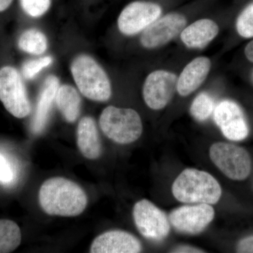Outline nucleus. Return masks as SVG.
Wrapping results in <instances>:
<instances>
[{
    "label": "nucleus",
    "mask_w": 253,
    "mask_h": 253,
    "mask_svg": "<svg viewBox=\"0 0 253 253\" xmlns=\"http://www.w3.org/2000/svg\"><path fill=\"white\" fill-rule=\"evenodd\" d=\"M39 203L43 211L49 215L76 217L85 210L87 196L76 183L54 177L42 184Z\"/></svg>",
    "instance_id": "nucleus-1"
},
{
    "label": "nucleus",
    "mask_w": 253,
    "mask_h": 253,
    "mask_svg": "<svg viewBox=\"0 0 253 253\" xmlns=\"http://www.w3.org/2000/svg\"><path fill=\"white\" fill-rule=\"evenodd\" d=\"M172 194L184 204L214 205L220 199L221 189L214 176L205 171L186 169L172 184Z\"/></svg>",
    "instance_id": "nucleus-2"
},
{
    "label": "nucleus",
    "mask_w": 253,
    "mask_h": 253,
    "mask_svg": "<svg viewBox=\"0 0 253 253\" xmlns=\"http://www.w3.org/2000/svg\"><path fill=\"white\" fill-rule=\"evenodd\" d=\"M71 73L78 89L87 99L106 101L111 98L112 90L109 78L91 56H78L71 64Z\"/></svg>",
    "instance_id": "nucleus-3"
},
{
    "label": "nucleus",
    "mask_w": 253,
    "mask_h": 253,
    "mask_svg": "<svg viewBox=\"0 0 253 253\" xmlns=\"http://www.w3.org/2000/svg\"><path fill=\"white\" fill-rule=\"evenodd\" d=\"M99 124L105 135L120 144L134 142L142 134L140 116L131 109L108 106L101 113Z\"/></svg>",
    "instance_id": "nucleus-4"
},
{
    "label": "nucleus",
    "mask_w": 253,
    "mask_h": 253,
    "mask_svg": "<svg viewBox=\"0 0 253 253\" xmlns=\"http://www.w3.org/2000/svg\"><path fill=\"white\" fill-rule=\"evenodd\" d=\"M0 101L14 117L26 118L31 113V102L24 83L20 73L12 66L0 68Z\"/></svg>",
    "instance_id": "nucleus-5"
},
{
    "label": "nucleus",
    "mask_w": 253,
    "mask_h": 253,
    "mask_svg": "<svg viewBox=\"0 0 253 253\" xmlns=\"http://www.w3.org/2000/svg\"><path fill=\"white\" fill-rule=\"evenodd\" d=\"M210 157L221 172L233 180H244L251 173V157L241 146L226 142L215 143L210 149Z\"/></svg>",
    "instance_id": "nucleus-6"
},
{
    "label": "nucleus",
    "mask_w": 253,
    "mask_h": 253,
    "mask_svg": "<svg viewBox=\"0 0 253 253\" xmlns=\"http://www.w3.org/2000/svg\"><path fill=\"white\" fill-rule=\"evenodd\" d=\"M133 217L138 231L146 239L161 241L170 231V223L166 213L148 200H141L134 205Z\"/></svg>",
    "instance_id": "nucleus-7"
},
{
    "label": "nucleus",
    "mask_w": 253,
    "mask_h": 253,
    "mask_svg": "<svg viewBox=\"0 0 253 253\" xmlns=\"http://www.w3.org/2000/svg\"><path fill=\"white\" fill-rule=\"evenodd\" d=\"M214 217V210L211 205L199 204L176 208L169 214V221L179 232L198 234L206 229Z\"/></svg>",
    "instance_id": "nucleus-8"
},
{
    "label": "nucleus",
    "mask_w": 253,
    "mask_h": 253,
    "mask_svg": "<svg viewBox=\"0 0 253 253\" xmlns=\"http://www.w3.org/2000/svg\"><path fill=\"white\" fill-rule=\"evenodd\" d=\"M162 9L156 3L134 1L123 10L118 20L120 31L126 36H134L149 27L161 16Z\"/></svg>",
    "instance_id": "nucleus-9"
},
{
    "label": "nucleus",
    "mask_w": 253,
    "mask_h": 253,
    "mask_svg": "<svg viewBox=\"0 0 253 253\" xmlns=\"http://www.w3.org/2000/svg\"><path fill=\"white\" fill-rule=\"evenodd\" d=\"M177 76L169 71H154L145 81L143 96L145 103L153 110L166 107L172 99L177 85Z\"/></svg>",
    "instance_id": "nucleus-10"
},
{
    "label": "nucleus",
    "mask_w": 253,
    "mask_h": 253,
    "mask_svg": "<svg viewBox=\"0 0 253 253\" xmlns=\"http://www.w3.org/2000/svg\"><path fill=\"white\" fill-rule=\"evenodd\" d=\"M186 24V18L176 13L158 18L143 32L141 44L147 49L165 45L181 33Z\"/></svg>",
    "instance_id": "nucleus-11"
},
{
    "label": "nucleus",
    "mask_w": 253,
    "mask_h": 253,
    "mask_svg": "<svg viewBox=\"0 0 253 253\" xmlns=\"http://www.w3.org/2000/svg\"><path fill=\"white\" fill-rule=\"evenodd\" d=\"M213 113L216 124L229 140H244L249 136V126L242 110L236 103L229 100L221 101Z\"/></svg>",
    "instance_id": "nucleus-12"
},
{
    "label": "nucleus",
    "mask_w": 253,
    "mask_h": 253,
    "mask_svg": "<svg viewBox=\"0 0 253 253\" xmlns=\"http://www.w3.org/2000/svg\"><path fill=\"white\" fill-rule=\"evenodd\" d=\"M142 246L139 239L126 231H107L96 238L91 244V253H137Z\"/></svg>",
    "instance_id": "nucleus-13"
},
{
    "label": "nucleus",
    "mask_w": 253,
    "mask_h": 253,
    "mask_svg": "<svg viewBox=\"0 0 253 253\" xmlns=\"http://www.w3.org/2000/svg\"><path fill=\"white\" fill-rule=\"evenodd\" d=\"M59 87L57 77L49 76L46 78L40 92L36 112L32 121L31 129L34 134H40L45 127Z\"/></svg>",
    "instance_id": "nucleus-14"
},
{
    "label": "nucleus",
    "mask_w": 253,
    "mask_h": 253,
    "mask_svg": "<svg viewBox=\"0 0 253 253\" xmlns=\"http://www.w3.org/2000/svg\"><path fill=\"white\" fill-rule=\"evenodd\" d=\"M211 68V60L206 56H200L191 61L178 78V93L181 96H186L194 92L208 77Z\"/></svg>",
    "instance_id": "nucleus-15"
},
{
    "label": "nucleus",
    "mask_w": 253,
    "mask_h": 253,
    "mask_svg": "<svg viewBox=\"0 0 253 253\" xmlns=\"http://www.w3.org/2000/svg\"><path fill=\"white\" fill-rule=\"evenodd\" d=\"M219 33L217 23L211 19L199 20L184 28L181 39L187 47L203 49L212 41Z\"/></svg>",
    "instance_id": "nucleus-16"
},
{
    "label": "nucleus",
    "mask_w": 253,
    "mask_h": 253,
    "mask_svg": "<svg viewBox=\"0 0 253 253\" xmlns=\"http://www.w3.org/2000/svg\"><path fill=\"white\" fill-rule=\"evenodd\" d=\"M77 144L83 156L89 160H96L101 154V143L96 124L92 118H82L77 129Z\"/></svg>",
    "instance_id": "nucleus-17"
},
{
    "label": "nucleus",
    "mask_w": 253,
    "mask_h": 253,
    "mask_svg": "<svg viewBox=\"0 0 253 253\" xmlns=\"http://www.w3.org/2000/svg\"><path fill=\"white\" fill-rule=\"evenodd\" d=\"M55 102L67 122L74 123L79 117L81 98L76 88L68 84L59 86Z\"/></svg>",
    "instance_id": "nucleus-18"
},
{
    "label": "nucleus",
    "mask_w": 253,
    "mask_h": 253,
    "mask_svg": "<svg viewBox=\"0 0 253 253\" xmlns=\"http://www.w3.org/2000/svg\"><path fill=\"white\" fill-rule=\"evenodd\" d=\"M22 236L19 226L9 219H0V253H9L17 249Z\"/></svg>",
    "instance_id": "nucleus-19"
},
{
    "label": "nucleus",
    "mask_w": 253,
    "mask_h": 253,
    "mask_svg": "<svg viewBox=\"0 0 253 253\" xmlns=\"http://www.w3.org/2000/svg\"><path fill=\"white\" fill-rule=\"evenodd\" d=\"M18 47L25 52L34 55H41L47 49V40L45 35L36 29L25 31L20 36Z\"/></svg>",
    "instance_id": "nucleus-20"
},
{
    "label": "nucleus",
    "mask_w": 253,
    "mask_h": 253,
    "mask_svg": "<svg viewBox=\"0 0 253 253\" xmlns=\"http://www.w3.org/2000/svg\"><path fill=\"white\" fill-rule=\"evenodd\" d=\"M215 105L207 93H201L195 98L191 106V113L196 121L204 122L214 113Z\"/></svg>",
    "instance_id": "nucleus-21"
},
{
    "label": "nucleus",
    "mask_w": 253,
    "mask_h": 253,
    "mask_svg": "<svg viewBox=\"0 0 253 253\" xmlns=\"http://www.w3.org/2000/svg\"><path fill=\"white\" fill-rule=\"evenodd\" d=\"M236 30L243 38H253V2L239 15L236 21Z\"/></svg>",
    "instance_id": "nucleus-22"
},
{
    "label": "nucleus",
    "mask_w": 253,
    "mask_h": 253,
    "mask_svg": "<svg viewBox=\"0 0 253 253\" xmlns=\"http://www.w3.org/2000/svg\"><path fill=\"white\" fill-rule=\"evenodd\" d=\"M51 56H47L38 59L28 60L22 66V75L26 80H32L38 76V73L49 66L52 63Z\"/></svg>",
    "instance_id": "nucleus-23"
},
{
    "label": "nucleus",
    "mask_w": 253,
    "mask_h": 253,
    "mask_svg": "<svg viewBox=\"0 0 253 253\" xmlns=\"http://www.w3.org/2000/svg\"><path fill=\"white\" fill-rule=\"evenodd\" d=\"M21 4L26 14L33 17H39L49 9L51 0H21Z\"/></svg>",
    "instance_id": "nucleus-24"
},
{
    "label": "nucleus",
    "mask_w": 253,
    "mask_h": 253,
    "mask_svg": "<svg viewBox=\"0 0 253 253\" xmlns=\"http://www.w3.org/2000/svg\"><path fill=\"white\" fill-rule=\"evenodd\" d=\"M16 174L12 163L4 154L0 153V183L9 186L14 182Z\"/></svg>",
    "instance_id": "nucleus-25"
},
{
    "label": "nucleus",
    "mask_w": 253,
    "mask_h": 253,
    "mask_svg": "<svg viewBox=\"0 0 253 253\" xmlns=\"http://www.w3.org/2000/svg\"><path fill=\"white\" fill-rule=\"evenodd\" d=\"M236 250L238 253H253V236L241 240Z\"/></svg>",
    "instance_id": "nucleus-26"
},
{
    "label": "nucleus",
    "mask_w": 253,
    "mask_h": 253,
    "mask_svg": "<svg viewBox=\"0 0 253 253\" xmlns=\"http://www.w3.org/2000/svg\"><path fill=\"white\" fill-rule=\"evenodd\" d=\"M173 253H204V251H201L196 248L190 247V246H179L176 248L172 251Z\"/></svg>",
    "instance_id": "nucleus-27"
},
{
    "label": "nucleus",
    "mask_w": 253,
    "mask_h": 253,
    "mask_svg": "<svg viewBox=\"0 0 253 253\" xmlns=\"http://www.w3.org/2000/svg\"><path fill=\"white\" fill-rule=\"evenodd\" d=\"M245 54L250 61L253 63V41L250 42L245 49Z\"/></svg>",
    "instance_id": "nucleus-28"
},
{
    "label": "nucleus",
    "mask_w": 253,
    "mask_h": 253,
    "mask_svg": "<svg viewBox=\"0 0 253 253\" xmlns=\"http://www.w3.org/2000/svg\"><path fill=\"white\" fill-rule=\"evenodd\" d=\"M12 1L13 0H0V12L7 9Z\"/></svg>",
    "instance_id": "nucleus-29"
},
{
    "label": "nucleus",
    "mask_w": 253,
    "mask_h": 253,
    "mask_svg": "<svg viewBox=\"0 0 253 253\" xmlns=\"http://www.w3.org/2000/svg\"><path fill=\"white\" fill-rule=\"evenodd\" d=\"M252 80H253V72L252 73Z\"/></svg>",
    "instance_id": "nucleus-30"
}]
</instances>
